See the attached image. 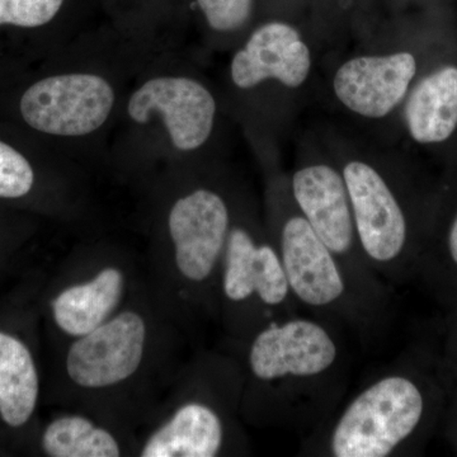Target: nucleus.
Segmentation results:
<instances>
[{
  "instance_id": "nucleus-18",
  "label": "nucleus",
  "mask_w": 457,
  "mask_h": 457,
  "mask_svg": "<svg viewBox=\"0 0 457 457\" xmlns=\"http://www.w3.org/2000/svg\"><path fill=\"white\" fill-rule=\"evenodd\" d=\"M42 447L51 457H117L119 442L106 429L79 416H66L47 426Z\"/></svg>"
},
{
  "instance_id": "nucleus-8",
  "label": "nucleus",
  "mask_w": 457,
  "mask_h": 457,
  "mask_svg": "<svg viewBox=\"0 0 457 457\" xmlns=\"http://www.w3.org/2000/svg\"><path fill=\"white\" fill-rule=\"evenodd\" d=\"M315 55L305 32L284 13L262 16L228 62V80L239 93H297L311 80Z\"/></svg>"
},
{
  "instance_id": "nucleus-24",
  "label": "nucleus",
  "mask_w": 457,
  "mask_h": 457,
  "mask_svg": "<svg viewBox=\"0 0 457 457\" xmlns=\"http://www.w3.org/2000/svg\"><path fill=\"white\" fill-rule=\"evenodd\" d=\"M114 2L121 3H132V4L137 5L141 9H164L167 7H173L177 2L180 0H114Z\"/></svg>"
},
{
  "instance_id": "nucleus-12",
  "label": "nucleus",
  "mask_w": 457,
  "mask_h": 457,
  "mask_svg": "<svg viewBox=\"0 0 457 457\" xmlns=\"http://www.w3.org/2000/svg\"><path fill=\"white\" fill-rule=\"evenodd\" d=\"M145 341V321L137 312L108 319L71 345L66 357L69 378L87 389L122 383L139 369Z\"/></svg>"
},
{
  "instance_id": "nucleus-19",
  "label": "nucleus",
  "mask_w": 457,
  "mask_h": 457,
  "mask_svg": "<svg viewBox=\"0 0 457 457\" xmlns=\"http://www.w3.org/2000/svg\"><path fill=\"white\" fill-rule=\"evenodd\" d=\"M207 33L230 40L248 33L261 17V0H188Z\"/></svg>"
},
{
  "instance_id": "nucleus-7",
  "label": "nucleus",
  "mask_w": 457,
  "mask_h": 457,
  "mask_svg": "<svg viewBox=\"0 0 457 457\" xmlns=\"http://www.w3.org/2000/svg\"><path fill=\"white\" fill-rule=\"evenodd\" d=\"M445 42L403 41L389 49L352 54L333 71V97L352 116L383 122L399 114L411 87Z\"/></svg>"
},
{
  "instance_id": "nucleus-4",
  "label": "nucleus",
  "mask_w": 457,
  "mask_h": 457,
  "mask_svg": "<svg viewBox=\"0 0 457 457\" xmlns=\"http://www.w3.org/2000/svg\"><path fill=\"white\" fill-rule=\"evenodd\" d=\"M266 209L267 231L297 303L314 317L345 327L366 341L383 330L389 318L372 306L348 278L297 209L287 173L278 168L270 171L267 179Z\"/></svg>"
},
{
  "instance_id": "nucleus-17",
  "label": "nucleus",
  "mask_w": 457,
  "mask_h": 457,
  "mask_svg": "<svg viewBox=\"0 0 457 457\" xmlns=\"http://www.w3.org/2000/svg\"><path fill=\"white\" fill-rule=\"evenodd\" d=\"M38 399L31 352L16 337L0 332V417L18 428L29 422Z\"/></svg>"
},
{
  "instance_id": "nucleus-2",
  "label": "nucleus",
  "mask_w": 457,
  "mask_h": 457,
  "mask_svg": "<svg viewBox=\"0 0 457 457\" xmlns=\"http://www.w3.org/2000/svg\"><path fill=\"white\" fill-rule=\"evenodd\" d=\"M338 330L314 315L295 314L249 337L246 403L257 422L309 435L335 413L350 376Z\"/></svg>"
},
{
  "instance_id": "nucleus-10",
  "label": "nucleus",
  "mask_w": 457,
  "mask_h": 457,
  "mask_svg": "<svg viewBox=\"0 0 457 457\" xmlns=\"http://www.w3.org/2000/svg\"><path fill=\"white\" fill-rule=\"evenodd\" d=\"M116 106V90L104 75L73 71L44 78L23 93L20 111L33 130L83 137L101 130Z\"/></svg>"
},
{
  "instance_id": "nucleus-3",
  "label": "nucleus",
  "mask_w": 457,
  "mask_h": 457,
  "mask_svg": "<svg viewBox=\"0 0 457 457\" xmlns=\"http://www.w3.org/2000/svg\"><path fill=\"white\" fill-rule=\"evenodd\" d=\"M347 186L363 253L389 286L416 278L440 195V179L361 147L330 149Z\"/></svg>"
},
{
  "instance_id": "nucleus-15",
  "label": "nucleus",
  "mask_w": 457,
  "mask_h": 457,
  "mask_svg": "<svg viewBox=\"0 0 457 457\" xmlns=\"http://www.w3.org/2000/svg\"><path fill=\"white\" fill-rule=\"evenodd\" d=\"M227 445V420L218 408L204 400L189 402L153 433L143 457H215Z\"/></svg>"
},
{
  "instance_id": "nucleus-21",
  "label": "nucleus",
  "mask_w": 457,
  "mask_h": 457,
  "mask_svg": "<svg viewBox=\"0 0 457 457\" xmlns=\"http://www.w3.org/2000/svg\"><path fill=\"white\" fill-rule=\"evenodd\" d=\"M35 171L25 156L0 140V198H20L31 192Z\"/></svg>"
},
{
  "instance_id": "nucleus-25",
  "label": "nucleus",
  "mask_w": 457,
  "mask_h": 457,
  "mask_svg": "<svg viewBox=\"0 0 457 457\" xmlns=\"http://www.w3.org/2000/svg\"><path fill=\"white\" fill-rule=\"evenodd\" d=\"M281 8L284 4V0H261V17L263 16L264 12L267 14L272 13L273 8Z\"/></svg>"
},
{
  "instance_id": "nucleus-5",
  "label": "nucleus",
  "mask_w": 457,
  "mask_h": 457,
  "mask_svg": "<svg viewBox=\"0 0 457 457\" xmlns=\"http://www.w3.org/2000/svg\"><path fill=\"white\" fill-rule=\"evenodd\" d=\"M297 209L336 255L361 294L385 317H390V286L370 266L361 246L350 195L332 152L306 149L287 173Z\"/></svg>"
},
{
  "instance_id": "nucleus-16",
  "label": "nucleus",
  "mask_w": 457,
  "mask_h": 457,
  "mask_svg": "<svg viewBox=\"0 0 457 457\" xmlns=\"http://www.w3.org/2000/svg\"><path fill=\"white\" fill-rule=\"evenodd\" d=\"M123 276L104 269L84 284L71 286L54 300L55 323L66 335L82 337L108 320L121 302Z\"/></svg>"
},
{
  "instance_id": "nucleus-9",
  "label": "nucleus",
  "mask_w": 457,
  "mask_h": 457,
  "mask_svg": "<svg viewBox=\"0 0 457 457\" xmlns=\"http://www.w3.org/2000/svg\"><path fill=\"white\" fill-rule=\"evenodd\" d=\"M126 112L137 125L161 121L176 152L195 154L215 135L219 102L213 90L194 75H155L131 93Z\"/></svg>"
},
{
  "instance_id": "nucleus-14",
  "label": "nucleus",
  "mask_w": 457,
  "mask_h": 457,
  "mask_svg": "<svg viewBox=\"0 0 457 457\" xmlns=\"http://www.w3.org/2000/svg\"><path fill=\"white\" fill-rule=\"evenodd\" d=\"M414 279L444 314L457 308V164L441 179L437 207Z\"/></svg>"
},
{
  "instance_id": "nucleus-6",
  "label": "nucleus",
  "mask_w": 457,
  "mask_h": 457,
  "mask_svg": "<svg viewBox=\"0 0 457 457\" xmlns=\"http://www.w3.org/2000/svg\"><path fill=\"white\" fill-rule=\"evenodd\" d=\"M254 219L236 212L220 270L222 299L249 337L270 321L297 314L300 306L266 225Z\"/></svg>"
},
{
  "instance_id": "nucleus-11",
  "label": "nucleus",
  "mask_w": 457,
  "mask_h": 457,
  "mask_svg": "<svg viewBox=\"0 0 457 457\" xmlns=\"http://www.w3.org/2000/svg\"><path fill=\"white\" fill-rule=\"evenodd\" d=\"M236 209L213 186H198L180 196L168 215L176 266L192 284L212 281L221 269Z\"/></svg>"
},
{
  "instance_id": "nucleus-13",
  "label": "nucleus",
  "mask_w": 457,
  "mask_h": 457,
  "mask_svg": "<svg viewBox=\"0 0 457 457\" xmlns=\"http://www.w3.org/2000/svg\"><path fill=\"white\" fill-rule=\"evenodd\" d=\"M432 57L400 108L405 137L416 146L436 149L457 135V46Z\"/></svg>"
},
{
  "instance_id": "nucleus-23",
  "label": "nucleus",
  "mask_w": 457,
  "mask_h": 457,
  "mask_svg": "<svg viewBox=\"0 0 457 457\" xmlns=\"http://www.w3.org/2000/svg\"><path fill=\"white\" fill-rule=\"evenodd\" d=\"M440 431L444 432L450 446L457 453V384L453 385L451 389L449 404L445 411Z\"/></svg>"
},
{
  "instance_id": "nucleus-22",
  "label": "nucleus",
  "mask_w": 457,
  "mask_h": 457,
  "mask_svg": "<svg viewBox=\"0 0 457 457\" xmlns=\"http://www.w3.org/2000/svg\"><path fill=\"white\" fill-rule=\"evenodd\" d=\"M444 315V321L436 341L453 385H455L457 384V308L445 312Z\"/></svg>"
},
{
  "instance_id": "nucleus-20",
  "label": "nucleus",
  "mask_w": 457,
  "mask_h": 457,
  "mask_svg": "<svg viewBox=\"0 0 457 457\" xmlns=\"http://www.w3.org/2000/svg\"><path fill=\"white\" fill-rule=\"evenodd\" d=\"M71 0H0V26L38 29L54 22Z\"/></svg>"
},
{
  "instance_id": "nucleus-1",
  "label": "nucleus",
  "mask_w": 457,
  "mask_h": 457,
  "mask_svg": "<svg viewBox=\"0 0 457 457\" xmlns=\"http://www.w3.org/2000/svg\"><path fill=\"white\" fill-rule=\"evenodd\" d=\"M453 380L437 341L411 345L309 433L302 455L417 456L440 431Z\"/></svg>"
}]
</instances>
